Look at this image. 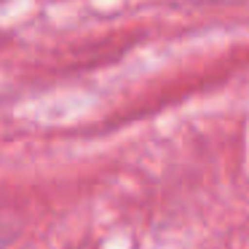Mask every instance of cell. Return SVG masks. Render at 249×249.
Listing matches in <instances>:
<instances>
[]
</instances>
